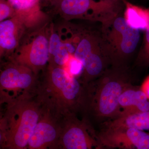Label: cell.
Here are the masks:
<instances>
[{"mask_svg":"<svg viewBox=\"0 0 149 149\" xmlns=\"http://www.w3.org/2000/svg\"><path fill=\"white\" fill-rule=\"evenodd\" d=\"M34 93L43 109L61 119L72 114L83 100V88L78 80L63 68L50 63Z\"/></svg>","mask_w":149,"mask_h":149,"instance_id":"1","label":"cell"},{"mask_svg":"<svg viewBox=\"0 0 149 149\" xmlns=\"http://www.w3.org/2000/svg\"><path fill=\"white\" fill-rule=\"evenodd\" d=\"M136 62L140 66H149V27L145 31L143 41L137 56Z\"/></svg>","mask_w":149,"mask_h":149,"instance_id":"17","label":"cell"},{"mask_svg":"<svg viewBox=\"0 0 149 149\" xmlns=\"http://www.w3.org/2000/svg\"><path fill=\"white\" fill-rule=\"evenodd\" d=\"M13 7L15 15L26 28L35 27L47 18L42 10L41 0H8Z\"/></svg>","mask_w":149,"mask_h":149,"instance_id":"13","label":"cell"},{"mask_svg":"<svg viewBox=\"0 0 149 149\" xmlns=\"http://www.w3.org/2000/svg\"><path fill=\"white\" fill-rule=\"evenodd\" d=\"M42 113L26 149H55L61 132V119L42 109Z\"/></svg>","mask_w":149,"mask_h":149,"instance_id":"9","label":"cell"},{"mask_svg":"<svg viewBox=\"0 0 149 149\" xmlns=\"http://www.w3.org/2000/svg\"><path fill=\"white\" fill-rule=\"evenodd\" d=\"M1 119V142L5 149H26L42 113L32 94H24L6 103Z\"/></svg>","mask_w":149,"mask_h":149,"instance_id":"2","label":"cell"},{"mask_svg":"<svg viewBox=\"0 0 149 149\" xmlns=\"http://www.w3.org/2000/svg\"><path fill=\"white\" fill-rule=\"evenodd\" d=\"M55 149H61V148H60L59 147H58V148H56Z\"/></svg>","mask_w":149,"mask_h":149,"instance_id":"21","label":"cell"},{"mask_svg":"<svg viewBox=\"0 0 149 149\" xmlns=\"http://www.w3.org/2000/svg\"><path fill=\"white\" fill-rule=\"evenodd\" d=\"M37 75L27 67L11 61L0 74L1 99L2 103L24 94H32L37 85Z\"/></svg>","mask_w":149,"mask_h":149,"instance_id":"5","label":"cell"},{"mask_svg":"<svg viewBox=\"0 0 149 149\" xmlns=\"http://www.w3.org/2000/svg\"><path fill=\"white\" fill-rule=\"evenodd\" d=\"M125 9L124 17L130 28L146 31L149 27V10L133 4L127 0H122Z\"/></svg>","mask_w":149,"mask_h":149,"instance_id":"16","label":"cell"},{"mask_svg":"<svg viewBox=\"0 0 149 149\" xmlns=\"http://www.w3.org/2000/svg\"><path fill=\"white\" fill-rule=\"evenodd\" d=\"M108 128H133L149 131V111L123 112L119 117L109 123Z\"/></svg>","mask_w":149,"mask_h":149,"instance_id":"14","label":"cell"},{"mask_svg":"<svg viewBox=\"0 0 149 149\" xmlns=\"http://www.w3.org/2000/svg\"><path fill=\"white\" fill-rule=\"evenodd\" d=\"M73 55L83 63L82 74L85 82L101 75L109 63L102 49L100 32H88L83 35Z\"/></svg>","mask_w":149,"mask_h":149,"instance_id":"6","label":"cell"},{"mask_svg":"<svg viewBox=\"0 0 149 149\" xmlns=\"http://www.w3.org/2000/svg\"><path fill=\"white\" fill-rule=\"evenodd\" d=\"M15 15V12L8 0H0V22L12 18Z\"/></svg>","mask_w":149,"mask_h":149,"instance_id":"18","label":"cell"},{"mask_svg":"<svg viewBox=\"0 0 149 149\" xmlns=\"http://www.w3.org/2000/svg\"><path fill=\"white\" fill-rule=\"evenodd\" d=\"M58 147L61 149H100L85 125L74 120L72 114L63 118Z\"/></svg>","mask_w":149,"mask_h":149,"instance_id":"11","label":"cell"},{"mask_svg":"<svg viewBox=\"0 0 149 149\" xmlns=\"http://www.w3.org/2000/svg\"><path fill=\"white\" fill-rule=\"evenodd\" d=\"M24 24L16 16L0 23L1 56L10 54L18 47L19 41L25 29Z\"/></svg>","mask_w":149,"mask_h":149,"instance_id":"12","label":"cell"},{"mask_svg":"<svg viewBox=\"0 0 149 149\" xmlns=\"http://www.w3.org/2000/svg\"><path fill=\"white\" fill-rule=\"evenodd\" d=\"M99 140L109 148L149 149V133L136 128H108L101 134Z\"/></svg>","mask_w":149,"mask_h":149,"instance_id":"10","label":"cell"},{"mask_svg":"<svg viewBox=\"0 0 149 149\" xmlns=\"http://www.w3.org/2000/svg\"><path fill=\"white\" fill-rule=\"evenodd\" d=\"M119 106L124 111H149V100L141 89H125L118 100Z\"/></svg>","mask_w":149,"mask_h":149,"instance_id":"15","label":"cell"},{"mask_svg":"<svg viewBox=\"0 0 149 149\" xmlns=\"http://www.w3.org/2000/svg\"><path fill=\"white\" fill-rule=\"evenodd\" d=\"M100 32L102 49L109 62L114 67L123 66L137 49L139 30L129 27L120 13L101 25Z\"/></svg>","mask_w":149,"mask_h":149,"instance_id":"3","label":"cell"},{"mask_svg":"<svg viewBox=\"0 0 149 149\" xmlns=\"http://www.w3.org/2000/svg\"><path fill=\"white\" fill-rule=\"evenodd\" d=\"M141 89L146 94L149 100V76L143 82Z\"/></svg>","mask_w":149,"mask_h":149,"instance_id":"20","label":"cell"},{"mask_svg":"<svg viewBox=\"0 0 149 149\" xmlns=\"http://www.w3.org/2000/svg\"><path fill=\"white\" fill-rule=\"evenodd\" d=\"M67 19H81L105 24L121 13L122 0H50Z\"/></svg>","mask_w":149,"mask_h":149,"instance_id":"4","label":"cell"},{"mask_svg":"<svg viewBox=\"0 0 149 149\" xmlns=\"http://www.w3.org/2000/svg\"><path fill=\"white\" fill-rule=\"evenodd\" d=\"M68 72L72 76H77L78 74L83 73V66L81 61L74 57V55L70 58L68 65Z\"/></svg>","mask_w":149,"mask_h":149,"instance_id":"19","label":"cell"},{"mask_svg":"<svg viewBox=\"0 0 149 149\" xmlns=\"http://www.w3.org/2000/svg\"><path fill=\"white\" fill-rule=\"evenodd\" d=\"M49 60V39L42 31L29 42L18 48L11 61L27 67L38 76L45 68Z\"/></svg>","mask_w":149,"mask_h":149,"instance_id":"7","label":"cell"},{"mask_svg":"<svg viewBox=\"0 0 149 149\" xmlns=\"http://www.w3.org/2000/svg\"><path fill=\"white\" fill-rule=\"evenodd\" d=\"M116 72L102 79L94 100L95 109L102 116L108 117L115 112L119 107V97L126 87V79Z\"/></svg>","mask_w":149,"mask_h":149,"instance_id":"8","label":"cell"}]
</instances>
